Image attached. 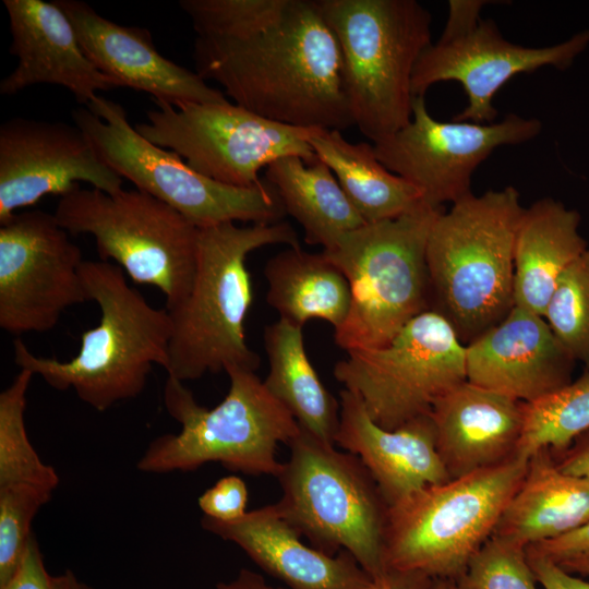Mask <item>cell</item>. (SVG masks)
<instances>
[{"mask_svg":"<svg viewBox=\"0 0 589 589\" xmlns=\"http://www.w3.org/2000/svg\"><path fill=\"white\" fill-rule=\"evenodd\" d=\"M71 589H94L93 587L86 585L85 582L80 581L76 576L72 573L71 577Z\"/></svg>","mask_w":589,"mask_h":589,"instance_id":"cell-44","label":"cell"},{"mask_svg":"<svg viewBox=\"0 0 589 589\" xmlns=\"http://www.w3.org/2000/svg\"><path fill=\"white\" fill-rule=\"evenodd\" d=\"M525 207L514 187L470 193L435 218L426 243L431 310L466 346L514 304V247Z\"/></svg>","mask_w":589,"mask_h":589,"instance_id":"cell-4","label":"cell"},{"mask_svg":"<svg viewBox=\"0 0 589 589\" xmlns=\"http://www.w3.org/2000/svg\"><path fill=\"white\" fill-rule=\"evenodd\" d=\"M55 2L71 21L87 59L119 87L145 92L171 105L227 100L196 72L161 56L148 29L119 25L84 1Z\"/></svg>","mask_w":589,"mask_h":589,"instance_id":"cell-19","label":"cell"},{"mask_svg":"<svg viewBox=\"0 0 589 589\" xmlns=\"http://www.w3.org/2000/svg\"><path fill=\"white\" fill-rule=\"evenodd\" d=\"M552 454L564 473L589 478V429L575 437L565 449Z\"/></svg>","mask_w":589,"mask_h":589,"instance_id":"cell-39","label":"cell"},{"mask_svg":"<svg viewBox=\"0 0 589 589\" xmlns=\"http://www.w3.org/2000/svg\"><path fill=\"white\" fill-rule=\"evenodd\" d=\"M202 527L233 542L289 589H371L372 577L347 551L326 554L305 545L275 505L247 512L235 521L204 516Z\"/></svg>","mask_w":589,"mask_h":589,"instance_id":"cell-22","label":"cell"},{"mask_svg":"<svg viewBox=\"0 0 589 589\" xmlns=\"http://www.w3.org/2000/svg\"><path fill=\"white\" fill-rule=\"evenodd\" d=\"M264 347L269 362L263 381L266 389L289 410L300 428L335 444L340 404L309 360L302 327L279 318L265 327Z\"/></svg>","mask_w":589,"mask_h":589,"instance_id":"cell-29","label":"cell"},{"mask_svg":"<svg viewBox=\"0 0 589 589\" xmlns=\"http://www.w3.org/2000/svg\"><path fill=\"white\" fill-rule=\"evenodd\" d=\"M71 570L59 576L48 573L33 534L15 574L0 589H71Z\"/></svg>","mask_w":589,"mask_h":589,"instance_id":"cell-36","label":"cell"},{"mask_svg":"<svg viewBox=\"0 0 589 589\" xmlns=\"http://www.w3.org/2000/svg\"><path fill=\"white\" fill-rule=\"evenodd\" d=\"M33 375L21 369L0 394V486L28 484L53 491L59 476L40 459L25 428L26 392Z\"/></svg>","mask_w":589,"mask_h":589,"instance_id":"cell-31","label":"cell"},{"mask_svg":"<svg viewBox=\"0 0 589 589\" xmlns=\"http://www.w3.org/2000/svg\"><path fill=\"white\" fill-rule=\"evenodd\" d=\"M72 118L108 167L199 229L235 221L275 224L286 215L268 182L239 188L193 170L175 152L143 137L130 124L125 109L104 96L73 109Z\"/></svg>","mask_w":589,"mask_h":589,"instance_id":"cell-10","label":"cell"},{"mask_svg":"<svg viewBox=\"0 0 589 589\" xmlns=\"http://www.w3.org/2000/svg\"><path fill=\"white\" fill-rule=\"evenodd\" d=\"M339 397L334 443L360 458L388 507L425 486L450 480L430 413L387 430L372 420L357 394L344 388Z\"/></svg>","mask_w":589,"mask_h":589,"instance_id":"cell-21","label":"cell"},{"mask_svg":"<svg viewBox=\"0 0 589 589\" xmlns=\"http://www.w3.org/2000/svg\"><path fill=\"white\" fill-rule=\"evenodd\" d=\"M527 465V458L514 455L498 465L425 486L389 506L384 530L386 568L456 581L493 533Z\"/></svg>","mask_w":589,"mask_h":589,"instance_id":"cell-9","label":"cell"},{"mask_svg":"<svg viewBox=\"0 0 589 589\" xmlns=\"http://www.w3.org/2000/svg\"><path fill=\"white\" fill-rule=\"evenodd\" d=\"M543 317L574 360L589 370V249L561 274Z\"/></svg>","mask_w":589,"mask_h":589,"instance_id":"cell-32","label":"cell"},{"mask_svg":"<svg viewBox=\"0 0 589 589\" xmlns=\"http://www.w3.org/2000/svg\"><path fill=\"white\" fill-rule=\"evenodd\" d=\"M264 275L266 301L279 318L299 327L318 318L335 330L345 322L351 301L349 283L323 252L287 247L266 262Z\"/></svg>","mask_w":589,"mask_h":589,"instance_id":"cell-26","label":"cell"},{"mask_svg":"<svg viewBox=\"0 0 589 589\" xmlns=\"http://www.w3.org/2000/svg\"><path fill=\"white\" fill-rule=\"evenodd\" d=\"M525 402L468 381L431 409L436 447L450 479L506 461L516 453Z\"/></svg>","mask_w":589,"mask_h":589,"instance_id":"cell-23","label":"cell"},{"mask_svg":"<svg viewBox=\"0 0 589 589\" xmlns=\"http://www.w3.org/2000/svg\"><path fill=\"white\" fill-rule=\"evenodd\" d=\"M531 554L560 563L568 557L589 551V522L558 538L533 543L526 548Z\"/></svg>","mask_w":589,"mask_h":589,"instance_id":"cell-37","label":"cell"},{"mask_svg":"<svg viewBox=\"0 0 589 589\" xmlns=\"http://www.w3.org/2000/svg\"><path fill=\"white\" fill-rule=\"evenodd\" d=\"M454 582L458 589H538L526 548L493 534Z\"/></svg>","mask_w":589,"mask_h":589,"instance_id":"cell-33","label":"cell"},{"mask_svg":"<svg viewBox=\"0 0 589 589\" xmlns=\"http://www.w3.org/2000/svg\"><path fill=\"white\" fill-rule=\"evenodd\" d=\"M248 488L237 476H227L207 489L197 500L204 516L219 521H235L247 513Z\"/></svg>","mask_w":589,"mask_h":589,"instance_id":"cell-35","label":"cell"},{"mask_svg":"<svg viewBox=\"0 0 589 589\" xmlns=\"http://www.w3.org/2000/svg\"><path fill=\"white\" fill-rule=\"evenodd\" d=\"M527 558L537 581L543 589H589L588 581L573 576L548 557L527 552Z\"/></svg>","mask_w":589,"mask_h":589,"instance_id":"cell-38","label":"cell"},{"mask_svg":"<svg viewBox=\"0 0 589 589\" xmlns=\"http://www.w3.org/2000/svg\"><path fill=\"white\" fill-rule=\"evenodd\" d=\"M79 181L106 193L122 190L76 124L12 118L0 127V225L45 195H64Z\"/></svg>","mask_w":589,"mask_h":589,"instance_id":"cell-17","label":"cell"},{"mask_svg":"<svg viewBox=\"0 0 589 589\" xmlns=\"http://www.w3.org/2000/svg\"><path fill=\"white\" fill-rule=\"evenodd\" d=\"M580 215L552 197L525 208L514 247V304L543 316L557 279L587 249Z\"/></svg>","mask_w":589,"mask_h":589,"instance_id":"cell-25","label":"cell"},{"mask_svg":"<svg viewBox=\"0 0 589 589\" xmlns=\"http://www.w3.org/2000/svg\"><path fill=\"white\" fill-rule=\"evenodd\" d=\"M465 348L468 382L522 402L569 384L576 362L543 316L517 306Z\"/></svg>","mask_w":589,"mask_h":589,"instance_id":"cell-18","label":"cell"},{"mask_svg":"<svg viewBox=\"0 0 589 589\" xmlns=\"http://www.w3.org/2000/svg\"><path fill=\"white\" fill-rule=\"evenodd\" d=\"M216 589H283L268 586L264 578L245 568H242L238 576L231 581H223L216 585Z\"/></svg>","mask_w":589,"mask_h":589,"instance_id":"cell-41","label":"cell"},{"mask_svg":"<svg viewBox=\"0 0 589 589\" xmlns=\"http://www.w3.org/2000/svg\"><path fill=\"white\" fill-rule=\"evenodd\" d=\"M434 589H458L454 581L444 579H434Z\"/></svg>","mask_w":589,"mask_h":589,"instance_id":"cell-43","label":"cell"},{"mask_svg":"<svg viewBox=\"0 0 589 589\" xmlns=\"http://www.w3.org/2000/svg\"><path fill=\"white\" fill-rule=\"evenodd\" d=\"M589 429V370L576 381L525 402L524 426L515 455L529 458L541 448L565 449Z\"/></svg>","mask_w":589,"mask_h":589,"instance_id":"cell-30","label":"cell"},{"mask_svg":"<svg viewBox=\"0 0 589 589\" xmlns=\"http://www.w3.org/2000/svg\"><path fill=\"white\" fill-rule=\"evenodd\" d=\"M308 142L366 224L397 218L424 202L416 185L377 159L373 144L351 143L341 131L326 129H312Z\"/></svg>","mask_w":589,"mask_h":589,"instance_id":"cell-27","label":"cell"},{"mask_svg":"<svg viewBox=\"0 0 589 589\" xmlns=\"http://www.w3.org/2000/svg\"><path fill=\"white\" fill-rule=\"evenodd\" d=\"M265 177L286 214L302 226L308 244L327 250L344 235L366 224L333 171L318 158L312 164L298 156L278 158L266 167Z\"/></svg>","mask_w":589,"mask_h":589,"instance_id":"cell-28","label":"cell"},{"mask_svg":"<svg viewBox=\"0 0 589 589\" xmlns=\"http://www.w3.org/2000/svg\"><path fill=\"white\" fill-rule=\"evenodd\" d=\"M9 15L11 55L16 68L0 82V94L14 95L36 84L60 85L88 105L98 91L119 87L83 52L74 27L53 1L3 0Z\"/></svg>","mask_w":589,"mask_h":589,"instance_id":"cell-20","label":"cell"},{"mask_svg":"<svg viewBox=\"0 0 589 589\" xmlns=\"http://www.w3.org/2000/svg\"><path fill=\"white\" fill-rule=\"evenodd\" d=\"M299 245L291 225L235 223L199 229L196 271L187 298L168 311L172 333L168 376L193 381L237 366L255 372L260 356L245 341L244 320L253 301L248 255L265 245Z\"/></svg>","mask_w":589,"mask_h":589,"instance_id":"cell-3","label":"cell"},{"mask_svg":"<svg viewBox=\"0 0 589 589\" xmlns=\"http://www.w3.org/2000/svg\"><path fill=\"white\" fill-rule=\"evenodd\" d=\"M557 564L570 574L589 576V551L568 557Z\"/></svg>","mask_w":589,"mask_h":589,"instance_id":"cell-42","label":"cell"},{"mask_svg":"<svg viewBox=\"0 0 589 589\" xmlns=\"http://www.w3.org/2000/svg\"><path fill=\"white\" fill-rule=\"evenodd\" d=\"M443 33L420 56L412 74L413 96H424L434 84L456 81L468 104L455 121L493 123L497 110L493 98L513 76L543 67L568 69L589 46V28L545 47L513 44L496 23L480 12L488 1L450 0Z\"/></svg>","mask_w":589,"mask_h":589,"instance_id":"cell-14","label":"cell"},{"mask_svg":"<svg viewBox=\"0 0 589 589\" xmlns=\"http://www.w3.org/2000/svg\"><path fill=\"white\" fill-rule=\"evenodd\" d=\"M371 589H434V579L416 570L387 568L373 579Z\"/></svg>","mask_w":589,"mask_h":589,"instance_id":"cell-40","label":"cell"},{"mask_svg":"<svg viewBox=\"0 0 589 589\" xmlns=\"http://www.w3.org/2000/svg\"><path fill=\"white\" fill-rule=\"evenodd\" d=\"M288 446L276 477L279 515L313 548L329 555L347 551L372 579L381 576L388 505L369 470L358 456L302 428Z\"/></svg>","mask_w":589,"mask_h":589,"instance_id":"cell-8","label":"cell"},{"mask_svg":"<svg viewBox=\"0 0 589 589\" xmlns=\"http://www.w3.org/2000/svg\"><path fill=\"white\" fill-rule=\"evenodd\" d=\"M226 373L229 390L214 408L199 405L183 382L167 377L164 404L181 430L156 437L139 459V470L192 471L219 462L247 474L277 477L283 466L277 446L288 445L300 426L255 372L232 366Z\"/></svg>","mask_w":589,"mask_h":589,"instance_id":"cell-5","label":"cell"},{"mask_svg":"<svg viewBox=\"0 0 589 589\" xmlns=\"http://www.w3.org/2000/svg\"><path fill=\"white\" fill-rule=\"evenodd\" d=\"M51 495L35 485L0 486V588L15 574L33 537L32 521Z\"/></svg>","mask_w":589,"mask_h":589,"instance_id":"cell-34","label":"cell"},{"mask_svg":"<svg viewBox=\"0 0 589 589\" xmlns=\"http://www.w3.org/2000/svg\"><path fill=\"white\" fill-rule=\"evenodd\" d=\"M81 249L53 214L15 213L0 225V327L12 335L52 329L88 301Z\"/></svg>","mask_w":589,"mask_h":589,"instance_id":"cell-15","label":"cell"},{"mask_svg":"<svg viewBox=\"0 0 589 589\" xmlns=\"http://www.w3.org/2000/svg\"><path fill=\"white\" fill-rule=\"evenodd\" d=\"M541 130L539 119L516 113L493 123L442 122L430 115L424 96H414L410 122L373 147L377 159L416 185L426 204L442 207L472 193V175L494 149L528 142Z\"/></svg>","mask_w":589,"mask_h":589,"instance_id":"cell-16","label":"cell"},{"mask_svg":"<svg viewBox=\"0 0 589 589\" xmlns=\"http://www.w3.org/2000/svg\"><path fill=\"white\" fill-rule=\"evenodd\" d=\"M195 72L233 104L305 129L354 125L338 41L317 0H181Z\"/></svg>","mask_w":589,"mask_h":589,"instance_id":"cell-1","label":"cell"},{"mask_svg":"<svg viewBox=\"0 0 589 589\" xmlns=\"http://www.w3.org/2000/svg\"><path fill=\"white\" fill-rule=\"evenodd\" d=\"M443 212L426 203L404 215L344 235L323 253L346 276L350 308L335 330L347 352L387 345L417 315L431 310L426 243Z\"/></svg>","mask_w":589,"mask_h":589,"instance_id":"cell-7","label":"cell"},{"mask_svg":"<svg viewBox=\"0 0 589 589\" xmlns=\"http://www.w3.org/2000/svg\"><path fill=\"white\" fill-rule=\"evenodd\" d=\"M341 52L354 125L373 143L412 118L411 80L432 44L431 14L416 0H317Z\"/></svg>","mask_w":589,"mask_h":589,"instance_id":"cell-6","label":"cell"},{"mask_svg":"<svg viewBox=\"0 0 589 589\" xmlns=\"http://www.w3.org/2000/svg\"><path fill=\"white\" fill-rule=\"evenodd\" d=\"M81 276L100 317L82 334L79 352L69 361L38 357L16 338L13 358L52 388H72L82 401L105 411L137 397L154 364L166 368L172 324L168 311L152 306L117 264L84 260Z\"/></svg>","mask_w":589,"mask_h":589,"instance_id":"cell-2","label":"cell"},{"mask_svg":"<svg viewBox=\"0 0 589 589\" xmlns=\"http://www.w3.org/2000/svg\"><path fill=\"white\" fill-rule=\"evenodd\" d=\"M147 122L135 130L151 143L178 154L195 171L239 188L263 183L259 171L285 156L317 160L312 129L275 122L236 104L154 100Z\"/></svg>","mask_w":589,"mask_h":589,"instance_id":"cell-12","label":"cell"},{"mask_svg":"<svg viewBox=\"0 0 589 589\" xmlns=\"http://www.w3.org/2000/svg\"><path fill=\"white\" fill-rule=\"evenodd\" d=\"M334 376L359 396L375 423L394 430L429 414L438 398L467 381L466 348L452 325L429 310L387 345L348 352Z\"/></svg>","mask_w":589,"mask_h":589,"instance_id":"cell-13","label":"cell"},{"mask_svg":"<svg viewBox=\"0 0 589 589\" xmlns=\"http://www.w3.org/2000/svg\"><path fill=\"white\" fill-rule=\"evenodd\" d=\"M53 215L69 233L92 235L100 261L113 260L134 283L157 287L167 311L189 294L199 228L168 204L139 189L110 194L77 184Z\"/></svg>","mask_w":589,"mask_h":589,"instance_id":"cell-11","label":"cell"},{"mask_svg":"<svg viewBox=\"0 0 589 589\" xmlns=\"http://www.w3.org/2000/svg\"><path fill=\"white\" fill-rule=\"evenodd\" d=\"M589 522V478L561 471L549 448L528 458L525 477L505 506L493 536L525 548Z\"/></svg>","mask_w":589,"mask_h":589,"instance_id":"cell-24","label":"cell"}]
</instances>
